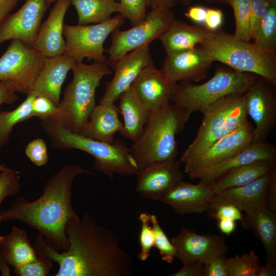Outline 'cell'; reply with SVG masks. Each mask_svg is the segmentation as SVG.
Wrapping results in <instances>:
<instances>
[{"mask_svg": "<svg viewBox=\"0 0 276 276\" xmlns=\"http://www.w3.org/2000/svg\"><path fill=\"white\" fill-rule=\"evenodd\" d=\"M67 250L59 251L41 234L33 247L38 256L58 264L55 276H129L134 263L121 246L117 235L100 224L92 215L84 213L67 223Z\"/></svg>", "mask_w": 276, "mask_h": 276, "instance_id": "cell-1", "label": "cell"}, {"mask_svg": "<svg viewBox=\"0 0 276 276\" xmlns=\"http://www.w3.org/2000/svg\"><path fill=\"white\" fill-rule=\"evenodd\" d=\"M84 173L93 174L76 165H64L45 183L37 199L29 201L18 196L0 212L2 221L22 222L38 231L58 250H67L66 225L79 216L72 203V187L76 177Z\"/></svg>", "mask_w": 276, "mask_h": 276, "instance_id": "cell-2", "label": "cell"}, {"mask_svg": "<svg viewBox=\"0 0 276 276\" xmlns=\"http://www.w3.org/2000/svg\"><path fill=\"white\" fill-rule=\"evenodd\" d=\"M191 114L171 103L150 112L142 134L130 148L140 170L153 162L176 159V136L183 130Z\"/></svg>", "mask_w": 276, "mask_h": 276, "instance_id": "cell-3", "label": "cell"}, {"mask_svg": "<svg viewBox=\"0 0 276 276\" xmlns=\"http://www.w3.org/2000/svg\"><path fill=\"white\" fill-rule=\"evenodd\" d=\"M40 125L51 141L60 149H77L93 156L95 169L113 178L116 174L123 176L137 175L140 171L127 144L116 140L106 143L86 137L65 128L52 119H41Z\"/></svg>", "mask_w": 276, "mask_h": 276, "instance_id": "cell-4", "label": "cell"}, {"mask_svg": "<svg viewBox=\"0 0 276 276\" xmlns=\"http://www.w3.org/2000/svg\"><path fill=\"white\" fill-rule=\"evenodd\" d=\"M214 61L236 71L254 74L276 84V56L255 42L235 38L218 30L205 42L198 45Z\"/></svg>", "mask_w": 276, "mask_h": 276, "instance_id": "cell-5", "label": "cell"}, {"mask_svg": "<svg viewBox=\"0 0 276 276\" xmlns=\"http://www.w3.org/2000/svg\"><path fill=\"white\" fill-rule=\"evenodd\" d=\"M72 71L73 79L59 104L62 112L59 122L68 130L79 133L96 106L95 94L101 80L112 72L107 61L90 64L75 62Z\"/></svg>", "mask_w": 276, "mask_h": 276, "instance_id": "cell-6", "label": "cell"}, {"mask_svg": "<svg viewBox=\"0 0 276 276\" xmlns=\"http://www.w3.org/2000/svg\"><path fill=\"white\" fill-rule=\"evenodd\" d=\"M258 76L241 72L230 67L217 69L208 81L174 84L170 102L192 113H203L213 103L223 97L233 94H244Z\"/></svg>", "mask_w": 276, "mask_h": 276, "instance_id": "cell-7", "label": "cell"}, {"mask_svg": "<svg viewBox=\"0 0 276 276\" xmlns=\"http://www.w3.org/2000/svg\"><path fill=\"white\" fill-rule=\"evenodd\" d=\"M244 94L223 97L206 109L195 137L180 157V163L204 151L248 119Z\"/></svg>", "mask_w": 276, "mask_h": 276, "instance_id": "cell-8", "label": "cell"}, {"mask_svg": "<svg viewBox=\"0 0 276 276\" xmlns=\"http://www.w3.org/2000/svg\"><path fill=\"white\" fill-rule=\"evenodd\" d=\"M124 20L125 18L118 14L95 25H64L63 36L66 44L64 54L76 62L83 61L84 58L96 62H106L104 43L110 34L123 25Z\"/></svg>", "mask_w": 276, "mask_h": 276, "instance_id": "cell-9", "label": "cell"}, {"mask_svg": "<svg viewBox=\"0 0 276 276\" xmlns=\"http://www.w3.org/2000/svg\"><path fill=\"white\" fill-rule=\"evenodd\" d=\"M175 17L171 10H151L145 18L129 29L115 30L111 34V43L105 50L108 54L107 62L112 67L122 57L143 45L158 39Z\"/></svg>", "mask_w": 276, "mask_h": 276, "instance_id": "cell-10", "label": "cell"}, {"mask_svg": "<svg viewBox=\"0 0 276 276\" xmlns=\"http://www.w3.org/2000/svg\"><path fill=\"white\" fill-rule=\"evenodd\" d=\"M47 58L21 41L12 40L0 57V81L13 82L18 92L28 94Z\"/></svg>", "mask_w": 276, "mask_h": 276, "instance_id": "cell-11", "label": "cell"}, {"mask_svg": "<svg viewBox=\"0 0 276 276\" xmlns=\"http://www.w3.org/2000/svg\"><path fill=\"white\" fill-rule=\"evenodd\" d=\"M244 96L255 124L253 141H267L276 124V84L258 76Z\"/></svg>", "mask_w": 276, "mask_h": 276, "instance_id": "cell-12", "label": "cell"}, {"mask_svg": "<svg viewBox=\"0 0 276 276\" xmlns=\"http://www.w3.org/2000/svg\"><path fill=\"white\" fill-rule=\"evenodd\" d=\"M214 61L199 45L166 53L160 70L173 84L197 83L206 78Z\"/></svg>", "mask_w": 276, "mask_h": 276, "instance_id": "cell-13", "label": "cell"}, {"mask_svg": "<svg viewBox=\"0 0 276 276\" xmlns=\"http://www.w3.org/2000/svg\"><path fill=\"white\" fill-rule=\"evenodd\" d=\"M254 130V127L247 119L236 129L185 162V172L188 174L216 165L238 153L253 141Z\"/></svg>", "mask_w": 276, "mask_h": 276, "instance_id": "cell-14", "label": "cell"}, {"mask_svg": "<svg viewBox=\"0 0 276 276\" xmlns=\"http://www.w3.org/2000/svg\"><path fill=\"white\" fill-rule=\"evenodd\" d=\"M171 242L177 251L176 258L182 264L192 262L203 264L216 257L225 254L228 249L224 237L216 234L199 235L183 227Z\"/></svg>", "mask_w": 276, "mask_h": 276, "instance_id": "cell-15", "label": "cell"}, {"mask_svg": "<svg viewBox=\"0 0 276 276\" xmlns=\"http://www.w3.org/2000/svg\"><path fill=\"white\" fill-rule=\"evenodd\" d=\"M48 7L45 0H27L18 11L9 14L0 24V44L17 39L33 47Z\"/></svg>", "mask_w": 276, "mask_h": 276, "instance_id": "cell-16", "label": "cell"}, {"mask_svg": "<svg viewBox=\"0 0 276 276\" xmlns=\"http://www.w3.org/2000/svg\"><path fill=\"white\" fill-rule=\"evenodd\" d=\"M150 43L143 45L120 58L113 65L114 76L108 82L99 104L114 103L145 68L154 65Z\"/></svg>", "mask_w": 276, "mask_h": 276, "instance_id": "cell-17", "label": "cell"}, {"mask_svg": "<svg viewBox=\"0 0 276 276\" xmlns=\"http://www.w3.org/2000/svg\"><path fill=\"white\" fill-rule=\"evenodd\" d=\"M178 160L153 162L136 175V191L142 197L160 200L169 190L182 180L183 175Z\"/></svg>", "mask_w": 276, "mask_h": 276, "instance_id": "cell-18", "label": "cell"}, {"mask_svg": "<svg viewBox=\"0 0 276 276\" xmlns=\"http://www.w3.org/2000/svg\"><path fill=\"white\" fill-rule=\"evenodd\" d=\"M276 160V148L267 141H252L238 153L218 164L188 174L192 179H199L211 186L227 172L256 161Z\"/></svg>", "mask_w": 276, "mask_h": 276, "instance_id": "cell-19", "label": "cell"}, {"mask_svg": "<svg viewBox=\"0 0 276 276\" xmlns=\"http://www.w3.org/2000/svg\"><path fill=\"white\" fill-rule=\"evenodd\" d=\"M212 187L201 181L193 184L181 180L167 192L160 201L179 215L206 212L215 195Z\"/></svg>", "mask_w": 276, "mask_h": 276, "instance_id": "cell-20", "label": "cell"}, {"mask_svg": "<svg viewBox=\"0 0 276 276\" xmlns=\"http://www.w3.org/2000/svg\"><path fill=\"white\" fill-rule=\"evenodd\" d=\"M71 0H57L47 19L40 25L33 48L46 57L64 54V18Z\"/></svg>", "mask_w": 276, "mask_h": 276, "instance_id": "cell-21", "label": "cell"}, {"mask_svg": "<svg viewBox=\"0 0 276 276\" xmlns=\"http://www.w3.org/2000/svg\"><path fill=\"white\" fill-rule=\"evenodd\" d=\"M131 85L150 111L171 103L174 84L171 83L162 71L154 65L144 69Z\"/></svg>", "mask_w": 276, "mask_h": 276, "instance_id": "cell-22", "label": "cell"}, {"mask_svg": "<svg viewBox=\"0 0 276 276\" xmlns=\"http://www.w3.org/2000/svg\"><path fill=\"white\" fill-rule=\"evenodd\" d=\"M75 62L65 54L47 57L30 93L44 95L59 105L62 85Z\"/></svg>", "mask_w": 276, "mask_h": 276, "instance_id": "cell-23", "label": "cell"}, {"mask_svg": "<svg viewBox=\"0 0 276 276\" xmlns=\"http://www.w3.org/2000/svg\"><path fill=\"white\" fill-rule=\"evenodd\" d=\"M37 258L24 229L13 226L8 234L0 236V271L2 275H10L12 268Z\"/></svg>", "mask_w": 276, "mask_h": 276, "instance_id": "cell-24", "label": "cell"}, {"mask_svg": "<svg viewBox=\"0 0 276 276\" xmlns=\"http://www.w3.org/2000/svg\"><path fill=\"white\" fill-rule=\"evenodd\" d=\"M214 32L203 25H191L174 17L160 36L166 53L191 49L209 40Z\"/></svg>", "mask_w": 276, "mask_h": 276, "instance_id": "cell-25", "label": "cell"}, {"mask_svg": "<svg viewBox=\"0 0 276 276\" xmlns=\"http://www.w3.org/2000/svg\"><path fill=\"white\" fill-rule=\"evenodd\" d=\"M123 124L118 116L114 103L96 105L79 133L82 135L102 142L112 143L116 133L120 132Z\"/></svg>", "mask_w": 276, "mask_h": 276, "instance_id": "cell-26", "label": "cell"}, {"mask_svg": "<svg viewBox=\"0 0 276 276\" xmlns=\"http://www.w3.org/2000/svg\"><path fill=\"white\" fill-rule=\"evenodd\" d=\"M272 169L246 185L229 188L219 193L245 212L246 215H249L256 210L266 206V195Z\"/></svg>", "mask_w": 276, "mask_h": 276, "instance_id": "cell-27", "label": "cell"}, {"mask_svg": "<svg viewBox=\"0 0 276 276\" xmlns=\"http://www.w3.org/2000/svg\"><path fill=\"white\" fill-rule=\"evenodd\" d=\"M119 99L124 119L123 128L119 132L133 142L142 134L150 111L140 100L131 85Z\"/></svg>", "mask_w": 276, "mask_h": 276, "instance_id": "cell-28", "label": "cell"}, {"mask_svg": "<svg viewBox=\"0 0 276 276\" xmlns=\"http://www.w3.org/2000/svg\"><path fill=\"white\" fill-rule=\"evenodd\" d=\"M242 225L252 229L262 243L266 260L276 263V215L266 206L244 216Z\"/></svg>", "mask_w": 276, "mask_h": 276, "instance_id": "cell-29", "label": "cell"}, {"mask_svg": "<svg viewBox=\"0 0 276 276\" xmlns=\"http://www.w3.org/2000/svg\"><path fill=\"white\" fill-rule=\"evenodd\" d=\"M276 160H261L233 169L211 185L215 193L246 185L263 176L276 166Z\"/></svg>", "mask_w": 276, "mask_h": 276, "instance_id": "cell-30", "label": "cell"}, {"mask_svg": "<svg viewBox=\"0 0 276 276\" xmlns=\"http://www.w3.org/2000/svg\"><path fill=\"white\" fill-rule=\"evenodd\" d=\"M117 0H71L78 16V25L99 24L118 12L119 3Z\"/></svg>", "mask_w": 276, "mask_h": 276, "instance_id": "cell-31", "label": "cell"}, {"mask_svg": "<svg viewBox=\"0 0 276 276\" xmlns=\"http://www.w3.org/2000/svg\"><path fill=\"white\" fill-rule=\"evenodd\" d=\"M15 109L0 112V150L9 142L14 126L32 117V103L36 95L30 92Z\"/></svg>", "mask_w": 276, "mask_h": 276, "instance_id": "cell-32", "label": "cell"}, {"mask_svg": "<svg viewBox=\"0 0 276 276\" xmlns=\"http://www.w3.org/2000/svg\"><path fill=\"white\" fill-rule=\"evenodd\" d=\"M251 40L261 48L275 54L276 0L271 3L267 13L260 21Z\"/></svg>", "mask_w": 276, "mask_h": 276, "instance_id": "cell-33", "label": "cell"}, {"mask_svg": "<svg viewBox=\"0 0 276 276\" xmlns=\"http://www.w3.org/2000/svg\"><path fill=\"white\" fill-rule=\"evenodd\" d=\"M257 253L251 250L241 256L226 258V267L228 276H257L260 266Z\"/></svg>", "mask_w": 276, "mask_h": 276, "instance_id": "cell-34", "label": "cell"}, {"mask_svg": "<svg viewBox=\"0 0 276 276\" xmlns=\"http://www.w3.org/2000/svg\"><path fill=\"white\" fill-rule=\"evenodd\" d=\"M206 212L209 218L217 220L228 219L242 223L244 219L241 211L220 193L215 194Z\"/></svg>", "mask_w": 276, "mask_h": 276, "instance_id": "cell-35", "label": "cell"}, {"mask_svg": "<svg viewBox=\"0 0 276 276\" xmlns=\"http://www.w3.org/2000/svg\"><path fill=\"white\" fill-rule=\"evenodd\" d=\"M235 18L234 36L241 40L250 41V8L249 0H231Z\"/></svg>", "mask_w": 276, "mask_h": 276, "instance_id": "cell-36", "label": "cell"}, {"mask_svg": "<svg viewBox=\"0 0 276 276\" xmlns=\"http://www.w3.org/2000/svg\"><path fill=\"white\" fill-rule=\"evenodd\" d=\"M150 219L154 234V247L158 250L162 260L170 264L177 257L176 250L162 228L157 216L150 214Z\"/></svg>", "mask_w": 276, "mask_h": 276, "instance_id": "cell-37", "label": "cell"}, {"mask_svg": "<svg viewBox=\"0 0 276 276\" xmlns=\"http://www.w3.org/2000/svg\"><path fill=\"white\" fill-rule=\"evenodd\" d=\"M36 117L40 120L52 119L60 122L62 112L59 105L51 99L42 95H36L32 103V117Z\"/></svg>", "mask_w": 276, "mask_h": 276, "instance_id": "cell-38", "label": "cell"}, {"mask_svg": "<svg viewBox=\"0 0 276 276\" xmlns=\"http://www.w3.org/2000/svg\"><path fill=\"white\" fill-rule=\"evenodd\" d=\"M150 217V214L147 212L141 213L139 216L141 228L139 238L141 249L137 258L143 262L149 258L151 249L154 245V234Z\"/></svg>", "mask_w": 276, "mask_h": 276, "instance_id": "cell-39", "label": "cell"}, {"mask_svg": "<svg viewBox=\"0 0 276 276\" xmlns=\"http://www.w3.org/2000/svg\"><path fill=\"white\" fill-rule=\"evenodd\" d=\"M118 13L127 19L132 26L142 21L147 14L146 0H119Z\"/></svg>", "mask_w": 276, "mask_h": 276, "instance_id": "cell-40", "label": "cell"}, {"mask_svg": "<svg viewBox=\"0 0 276 276\" xmlns=\"http://www.w3.org/2000/svg\"><path fill=\"white\" fill-rule=\"evenodd\" d=\"M21 187L18 171L7 168L0 172V208L3 200L8 196L19 193Z\"/></svg>", "mask_w": 276, "mask_h": 276, "instance_id": "cell-41", "label": "cell"}, {"mask_svg": "<svg viewBox=\"0 0 276 276\" xmlns=\"http://www.w3.org/2000/svg\"><path fill=\"white\" fill-rule=\"evenodd\" d=\"M54 262L48 258L38 256L36 260L13 268L17 276H46L52 270Z\"/></svg>", "mask_w": 276, "mask_h": 276, "instance_id": "cell-42", "label": "cell"}, {"mask_svg": "<svg viewBox=\"0 0 276 276\" xmlns=\"http://www.w3.org/2000/svg\"><path fill=\"white\" fill-rule=\"evenodd\" d=\"M25 154L36 166L41 167L49 160L48 149L45 141L41 138L35 139L26 146Z\"/></svg>", "mask_w": 276, "mask_h": 276, "instance_id": "cell-43", "label": "cell"}, {"mask_svg": "<svg viewBox=\"0 0 276 276\" xmlns=\"http://www.w3.org/2000/svg\"><path fill=\"white\" fill-rule=\"evenodd\" d=\"M274 1L275 0H249L251 40L258 24L266 14L271 3Z\"/></svg>", "mask_w": 276, "mask_h": 276, "instance_id": "cell-44", "label": "cell"}, {"mask_svg": "<svg viewBox=\"0 0 276 276\" xmlns=\"http://www.w3.org/2000/svg\"><path fill=\"white\" fill-rule=\"evenodd\" d=\"M226 254L203 264V276H228L226 267Z\"/></svg>", "mask_w": 276, "mask_h": 276, "instance_id": "cell-45", "label": "cell"}, {"mask_svg": "<svg viewBox=\"0 0 276 276\" xmlns=\"http://www.w3.org/2000/svg\"><path fill=\"white\" fill-rule=\"evenodd\" d=\"M223 20V13L221 10L207 8L203 26L210 31L215 32L219 30Z\"/></svg>", "mask_w": 276, "mask_h": 276, "instance_id": "cell-46", "label": "cell"}, {"mask_svg": "<svg viewBox=\"0 0 276 276\" xmlns=\"http://www.w3.org/2000/svg\"><path fill=\"white\" fill-rule=\"evenodd\" d=\"M18 88L16 84L10 81H0V106L3 103H11L17 98Z\"/></svg>", "mask_w": 276, "mask_h": 276, "instance_id": "cell-47", "label": "cell"}, {"mask_svg": "<svg viewBox=\"0 0 276 276\" xmlns=\"http://www.w3.org/2000/svg\"><path fill=\"white\" fill-rule=\"evenodd\" d=\"M266 203L267 208L276 214V166L272 169L271 172L266 195Z\"/></svg>", "mask_w": 276, "mask_h": 276, "instance_id": "cell-48", "label": "cell"}, {"mask_svg": "<svg viewBox=\"0 0 276 276\" xmlns=\"http://www.w3.org/2000/svg\"><path fill=\"white\" fill-rule=\"evenodd\" d=\"M203 264L200 262H192L183 265L181 269L172 276H203Z\"/></svg>", "mask_w": 276, "mask_h": 276, "instance_id": "cell-49", "label": "cell"}, {"mask_svg": "<svg viewBox=\"0 0 276 276\" xmlns=\"http://www.w3.org/2000/svg\"><path fill=\"white\" fill-rule=\"evenodd\" d=\"M207 8L200 5L189 7L185 13V16L197 25H203Z\"/></svg>", "mask_w": 276, "mask_h": 276, "instance_id": "cell-50", "label": "cell"}, {"mask_svg": "<svg viewBox=\"0 0 276 276\" xmlns=\"http://www.w3.org/2000/svg\"><path fill=\"white\" fill-rule=\"evenodd\" d=\"M148 7L156 11H168L174 7L178 0H146Z\"/></svg>", "mask_w": 276, "mask_h": 276, "instance_id": "cell-51", "label": "cell"}, {"mask_svg": "<svg viewBox=\"0 0 276 276\" xmlns=\"http://www.w3.org/2000/svg\"><path fill=\"white\" fill-rule=\"evenodd\" d=\"M218 221L219 229L226 236H229L235 231L236 228V221L228 219H220Z\"/></svg>", "mask_w": 276, "mask_h": 276, "instance_id": "cell-52", "label": "cell"}, {"mask_svg": "<svg viewBox=\"0 0 276 276\" xmlns=\"http://www.w3.org/2000/svg\"><path fill=\"white\" fill-rule=\"evenodd\" d=\"M276 263L266 260L265 263L260 266L257 276H275Z\"/></svg>", "mask_w": 276, "mask_h": 276, "instance_id": "cell-53", "label": "cell"}, {"mask_svg": "<svg viewBox=\"0 0 276 276\" xmlns=\"http://www.w3.org/2000/svg\"><path fill=\"white\" fill-rule=\"evenodd\" d=\"M19 0H6L0 5V24L15 7Z\"/></svg>", "mask_w": 276, "mask_h": 276, "instance_id": "cell-54", "label": "cell"}, {"mask_svg": "<svg viewBox=\"0 0 276 276\" xmlns=\"http://www.w3.org/2000/svg\"><path fill=\"white\" fill-rule=\"evenodd\" d=\"M194 0H178V2L185 5H189ZM208 3H218L223 4L225 5H229L231 0H203Z\"/></svg>", "mask_w": 276, "mask_h": 276, "instance_id": "cell-55", "label": "cell"}, {"mask_svg": "<svg viewBox=\"0 0 276 276\" xmlns=\"http://www.w3.org/2000/svg\"><path fill=\"white\" fill-rule=\"evenodd\" d=\"M7 168L4 164H0V172L5 170Z\"/></svg>", "mask_w": 276, "mask_h": 276, "instance_id": "cell-56", "label": "cell"}, {"mask_svg": "<svg viewBox=\"0 0 276 276\" xmlns=\"http://www.w3.org/2000/svg\"><path fill=\"white\" fill-rule=\"evenodd\" d=\"M56 1L57 0H45V2H46V4L49 6L51 3H52L53 2Z\"/></svg>", "mask_w": 276, "mask_h": 276, "instance_id": "cell-57", "label": "cell"}, {"mask_svg": "<svg viewBox=\"0 0 276 276\" xmlns=\"http://www.w3.org/2000/svg\"><path fill=\"white\" fill-rule=\"evenodd\" d=\"M6 0H0V5L2 4L4 2H5Z\"/></svg>", "mask_w": 276, "mask_h": 276, "instance_id": "cell-58", "label": "cell"}, {"mask_svg": "<svg viewBox=\"0 0 276 276\" xmlns=\"http://www.w3.org/2000/svg\"><path fill=\"white\" fill-rule=\"evenodd\" d=\"M2 217H1V214H0V222H2Z\"/></svg>", "mask_w": 276, "mask_h": 276, "instance_id": "cell-59", "label": "cell"}]
</instances>
